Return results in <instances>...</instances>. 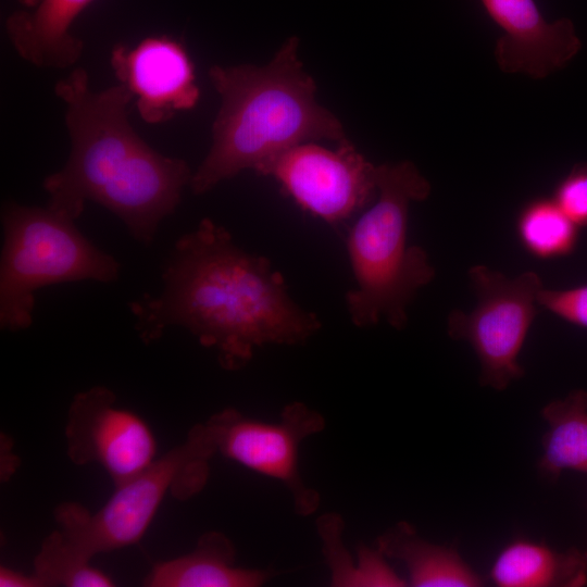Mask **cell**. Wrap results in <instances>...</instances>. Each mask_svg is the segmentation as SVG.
<instances>
[{
  "instance_id": "3",
  "label": "cell",
  "mask_w": 587,
  "mask_h": 587,
  "mask_svg": "<svg viewBox=\"0 0 587 587\" xmlns=\"http://www.w3.org/2000/svg\"><path fill=\"white\" fill-rule=\"evenodd\" d=\"M289 37L265 65H212L209 78L221 98L212 143L189 184L202 195L302 142L348 140L336 115L315 99L316 84Z\"/></svg>"
},
{
  "instance_id": "20",
  "label": "cell",
  "mask_w": 587,
  "mask_h": 587,
  "mask_svg": "<svg viewBox=\"0 0 587 587\" xmlns=\"http://www.w3.org/2000/svg\"><path fill=\"white\" fill-rule=\"evenodd\" d=\"M552 199L578 227H587V163H578L558 183Z\"/></svg>"
},
{
  "instance_id": "9",
  "label": "cell",
  "mask_w": 587,
  "mask_h": 587,
  "mask_svg": "<svg viewBox=\"0 0 587 587\" xmlns=\"http://www.w3.org/2000/svg\"><path fill=\"white\" fill-rule=\"evenodd\" d=\"M259 174L276 179L312 215L338 226L377 196V165L349 141L328 149L302 142L267 162Z\"/></svg>"
},
{
  "instance_id": "19",
  "label": "cell",
  "mask_w": 587,
  "mask_h": 587,
  "mask_svg": "<svg viewBox=\"0 0 587 587\" xmlns=\"http://www.w3.org/2000/svg\"><path fill=\"white\" fill-rule=\"evenodd\" d=\"M91 559L72 547L59 529L42 541L34 559V574L43 587H112L114 580L90 563Z\"/></svg>"
},
{
  "instance_id": "16",
  "label": "cell",
  "mask_w": 587,
  "mask_h": 587,
  "mask_svg": "<svg viewBox=\"0 0 587 587\" xmlns=\"http://www.w3.org/2000/svg\"><path fill=\"white\" fill-rule=\"evenodd\" d=\"M387 558L400 561L413 587H476L484 579L452 547L423 539L408 522H398L376 540Z\"/></svg>"
},
{
  "instance_id": "7",
  "label": "cell",
  "mask_w": 587,
  "mask_h": 587,
  "mask_svg": "<svg viewBox=\"0 0 587 587\" xmlns=\"http://www.w3.org/2000/svg\"><path fill=\"white\" fill-rule=\"evenodd\" d=\"M469 277L477 303L469 313L451 311L447 332L473 348L480 363V385L501 391L524 375L519 355L544 285L535 272L510 278L485 265L472 266Z\"/></svg>"
},
{
  "instance_id": "15",
  "label": "cell",
  "mask_w": 587,
  "mask_h": 587,
  "mask_svg": "<svg viewBox=\"0 0 587 587\" xmlns=\"http://www.w3.org/2000/svg\"><path fill=\"white\" fill-rule=\"evenodd\" d=\"M489 577L499 587H582L587 584V557L576 548L560 551L516 538L499 551Z\"/></svg>"
},
{
  "instance_id": "2",
  "label": "cell",
  "mask_w": 587,
  "mask_h": 587,
  "mask_svg": "<svg viewBox=\"0 0 587 587\" xmlns=\"http://www.w3.org/2000/svg\"><path fill=\"white\" fill-rule=\"evenodd\" d=\"M65 105L71 139L65 165L48 175V208L76 220L95 201L118 216L139 242L150 243L180 202L192 172L183 159L161 154L128 120L132 92L122 84L95 90L77 67L54 85Z\"/></svg>"
},
{
  "instance_id": "22",
  "label": "cell",
  "mask_w": 587,
  "mask_h": 587,
  "mask_svg": "<svg viewBox=\"0 0 587 587\" xmlns=\"http://www.w3.org/2000/svg\"><path fill=\"white\" fill-rule=\"evenodd\" d=\"M1 587H43L39 578L33 574H26L8 566L0 567Z\"/></svg>"
},
{
  "instance_id": "23",
  "label": "cell",
  "mask_w": 587,
  "mask_h": 587,
  "mask_svg": "<svg viewBox=\"0 0 587 587\" xmlns=\"http://www.w3.org/2000/svg\"><path fill=\"white\" fill-rule=\"evenodd\" d=\"M18 3H21L25 8H33L35 7L40 0H16Z\"/></svg>"
},
{
  "instance_id": "17",
  "label": "cell",
  "mask_w": 587,
  "mask_h": 587,
  "mask_svg": "<svg viewBox=\"0 0 587 587\" xmlns=\"http://www.w3.org/2000/svg\"><path fill=\"white\" fill-rule=\"evenodd\" d=\"M548 424L538 461L539 474L555 482L564 471L587 474V390H572L541 410Z\"/></svg>"
},
{
  "instance_id": "1",
  "label": "cell",
  "mask_w": 587,
  "mask_h": 587,
  "mask_svg": "<svg viewBox=\"0 0 587 587\" xmlns=\"http://www.w3.org/2000/svg\"><path fill=\"white\" fill-rule=\"evenodd\" d=\"M162 280L159 296L129 304L139 337L149 344L166 327L182 326L214 349L227 371L245 367L258 348L301 345L322 328L267 258L239 248L210 218L176 241Z\"/></svg>"
},
{
  "instance_id": "5",
  "label": "cell",
  "mask_w": 587,
  "mask_h": 587,
  "mask_svg": "<svg viewBox=\"0 0 587 587\" xmlns=\"http://www.w3.org/2000/svg\"><path fill=\"white\" fill-rule=\"evenodd\" d=\"M0 327L17 332L33 323L35 291L63 282H114L120 264L99 250L75 221L50 208L5 202L1 211Z\"/></svg>"
},
{
  "instance_id": "21",
  "label": "cell",
  "mask_w": 587,
  "mask_h": 587,
  "mask_svg": "<svg viewBox=\"0 0 587 587\" xmlns=\"http://www.w3.org/2000/svg\"><path fill=\"white\" fill-rule=\"evenodd\" d=\"M538 305L570 324L587 328V284L567 289L544 287Z\"/></svg>"
},
{
  "instance_id": "24",
  "label": "cell",
  "mask_w": 587,
  "mask_h": 587,
  "mask_svg": "<svg viewBox=\"0 0 587 587\" xmlns=\"http://www.w3.org/2000/svg\"><path fill=\"white\" fill-rule=\"evenodd\" d=\"M585 554H586V557H587V550L585 551Z\"/></svg>"
},
{
  "instance_id": "4",
  "label": "cell",
  "mask_w": 587,
  "mask_h": 587,
  "mask_svg": "<svg viewBox=\"0 0 587 587\" xmlns=\"http://www.w3.org/2000/svg\"><path fill=\"white\" fill-rule=\"evenodd\" d=\"M429 193V182L412 162L377 165V196L346 238L354 286L345 303L357 327L384 320L395 329L404 328L409 304L435 277L426 251L408 245L410 204Z\"/></svg>"
},
{
  "instance_id": "10",
  "label": "cell",
  "mask_w": 587,
  "mask_h": 587,
  "mask_svg": "<svg viewBox=\"0 0 587 587\" xmlns=\"http://www.w3.org/2000/svg\"><path fill=\"white\" fill-rule=\"evenodd\" d=\"M64 437L74 464L100 465L114 486L141 473L158 458L150 425L136 412L117 407L115 394L104 386L75 395Z\"/></svg>"
},
{
  "instance_id": "11",
  "label": "cell",
  "mask_w": 587,
  "mask_h": 587,
  "mask_svg": "<svg viewBox=\"0 0 587 587\" xmlns=\"http://www.w3.org/2000/svg\"><path fill=\"white\" fill-rule=\"evenodd\" d=\"M110 64L148 124L166 122L198 103L200 89L193 64L185 47L172 37L151 36L133 47L116 43Z\"/></svg>"
},
{
  "instance_id": "12",
  "label": "cell",
  "mask_w": 587,
  "mask_h": 587,
  "mask_svg": "<svg viewBox=\"0 0 587 587\" xmlns=\"http://www.w3.org/2000/svg\"><path fill=\"white\" fill-rule=\"evenodd\" d=\"M479 1L501 30L495 59L507 74L540 79L564 67L580 50L574 23L546 20L535 0Z\"/></svg>"
},
{
  "instance_id": "18",
  "label": "cell",
  "mask_w": 587,
  "mask_h": 587,
  "mask_svg": "<svg viewBox=\"0 0 587 587\" xmlns=\"http://www.w3.org/2000/svg\"><path fill=\"white\" fill-rule=\"evenodd\" d=\"M515 228L522 247L541 260L567 257L578 242L579 227L552 198H536L526 203Z\"/></svg>"
},
{
  "instance_id": "14",
  "label": "cell",
  "mask_w": 587,
  "mask_h": 587,
  "mask_svg": "<svg viewBox=\"0 0 587 587\" xmlns=\"http://www.w3.org/2000/svg\"><path fill=\"white\" fill-rule=\"evenodd\" d=\"M272 573L236 565V548L223 533L202 534L192 551L154 564L147 587H260Z\"/></svg>"
},
{
  "instance_id": "6",
  "label": "cell",
  "mask_w": 587,
  "mask_h": 587,
  "mask_svg": "<svg viewBox=\"0 0 587 587\" xmlns=\"http://www.w3.org/2000/svg\"><path fill=\"white\" fill-rule=\"evenodd\" d=\"M216 453L208 425L196 424L183 444L116 485L110 499L95 513L78 502L60 503L54 510L58 529L89 559L133 546L143 537L167 495L186 500L205 487L210 460Z\"/></svg>"
},
{
  "instance_id": "8",
  "label": "cell",
  "mask_w": 587,
  "mask_h": 587,
  "mask_svg": "<svg viewBox=\"0 0 587 587\" xmlns=\"http://www.w3.org/2000/svg\"><path fill=\"white\" fill-rule=\"evenodd\" d=\"M205 423L217 453L283 484L290 494L296 514L309 516L319 509L321 496L303 482L299 469L302 441L326 427L319 411L294 401L283 408L278 422L267 423L227 408Z\"/></svg>"
},
{
  "instance_id": "13",
  "label": "cell",
  "mask_w": 587,
  "mask_h": 587,
  "mask_svg": "<svg viewBox=\"0 0 587 587\" xmlns=\"http://www.w3.org/2000/svg\"><path fill=\"white\" fill-rule=\"evenodd\" d=\"M92 1L40 0L33 8L14 11L4 22L7 37L15 52L34 66L70 67L85 49L71 26Z\"/></svg>"
}]
</instances>
